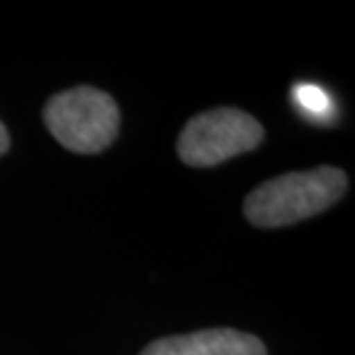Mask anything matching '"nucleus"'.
Here are the masks:
<instances>
[{"label": "nucleus", "mask_w": 355, "mask_h": 355, "mask_svg": "<svg viewBox=\"0 0 355 355\" xmlns=\"http://www.w3.org/2000/svg\"><path fill=\"white\" fill-rule=\"evenodd\" d=\"M293 102L307 118L325 120L332 113V99L328 90H323L316 83H297L293 88Z\"/></svg>", "instance_id": "39448f33"}, {"label": "nucleus", "mask_w": 355, "mask_h": 355, "mask_svg": "<svg viewBox=\"0 0 355 355\" xmlns=\"http://www.w3.org/2000/svg\"><path fill=\"white\" fill-rule=\"evenodd\" d=\"M141 355H268L261 339L233 328H212L191 335L164 337Z\"/></svg>", "instance_id": "20e7f679"}, {"label": "nucleus", "mask_w": 355, "mask_h": 355, "mask_svg": "<svg viewBox=\"0 0 355 355\" xmlns=\"http://www.w3.org/2000/svg\"><path fill=\"white\" fill-rule=\"evenodd\" d=\"M263 141V127L250 113L231 109H212L191 118L178 139V155L189 166H215L254 150Z\"/></svg>", "instance_id": "7ed1b4c3"}, {"label": "nucleus", "mask_w": 355, "mask_h": 355, "mask_svg": "<svg viewBox=\"0 0 355 355\" xmlns=\"http://www.w3.org/2000/svg\"><path fill=\"white\" fill-rule=\"evenodd\" d=\"M346 173L335 166L284 173L247 196L245 215L259 229H279L328 210L346 194Z\"/></svg>", "instance_id": "f257e3e1"}, {"label": "nucleus", "mask_w": 355, "mask_h": 355, "mask_svg": "<svg viewBox=\"0 0 355 355\" xmlns=\"http://www.w3.org/2000/svg\"><path fill=\"white\" fill-rule=\"evenodd\" d=\"M7 148H10V134H7L5 125L0 123V155L7 153Z\"/></svg>", "instance_id": "423d86ee"}, {"label": "nucleus", "mask_w": 355, "mask_h": 355, "mask_svg": "<svg viewBox=\"0 0 355 355\" xmlns=\"http://www.w3.org/2000/svg\"><path fill=\"white\" fill-rule=\"evenodd\" d=\"M49 132L67 150L95 155L113 144L120 125L118 104L104 90L79 86L58 92L44 106Z\"/></svg>", "instance_id": "f03ea898"}]
</instances>
